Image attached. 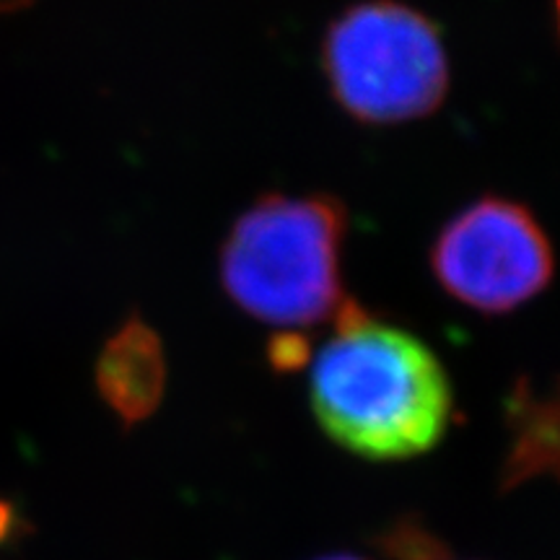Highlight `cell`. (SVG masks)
Here are the masks:
<instances>
[{"label":"cell","instance_id":"obj_5","mask_svg":"<svg viewBox=\"0 0 560 560\" xmlns=\"http://www.w3.org/2000/svg\"><path fill=\"white\" fill-rule=\"evenodd\" d=\"M94 380L102 400L125 425L151 418L166 392V350L159 332L138 314L122 319L104 340Z\"/></svg>","mask_w":560,"mask_h":560},{"label":"cell","instance_id":"obj_6","mask_svg":"<svg viewBox=\"0 0 560 560\" xmlns=\"http://www.w3.org/2000/svg\"><path fill=\"white\" fill-rule=\"evenodd\" d=\"M511 416H514V450H511L506 480L522 482L535 472H542L548 465L556 467V400L542 402L532 397L527 384H520V389L511 397Z\"/></svg>","mask_w":560,"mask_h":560},{"label":"cell","instance_id":"obj_4","mask_svg":"<svg viewBox=\"0 0 560 560\" xmlns=\"http://www.w3.org/2000/svg\"><path fill=\"white\" fill-rule=\"evenodd\" d=\"M436 285L482 317L520 312L556 276L552 242L537 215L506 195H482L457 210L429 249Z\"/></svg>","mask_w":560,"mask_h":560},{"label":"cell","instance_id":"obj_2","mask_svg":"<svg viewBox=\"0 0 560 560\" xmlns=\"http://www.w3.org/2000/svg\"><path fill=\"white\" fill-rule=\"evenodd\" d=\"M348 231L346 202L330 192H265L223 236L221 289L278 335L332 322L350 299L342 280Z\"/></svg>","mask_w":560,"mask_h":560},{"label":"cell","instance_id":"obj_1","mask_svg":"<svg viewBox=\"0 0 560 560\" xmlns=\"http://www.w3.org/2000/svg\"><path fill=\"white\" fill-rule=\"evenodd\" d=\"M312 363V410L327 436L369 459H405L439 444L452 382L429 342L348 299Z\"/></svg>","mask_w":560,"mask_h":560},{"label":"cell","instance_id":"obj_3","mask_svg":"<svg viewBox=\"0 0 560 560\" xmlns=\"http://www.w3.org/2000/svg\"><path fill=\"white\" fill-rule=\"evenodd\" d=\"M319 66L332 102L366 128L429 120L452 89L444 34L405 0H359L322 34Z\"/></svg>","mask_w":560,"mask_h":560},{"label":"cell","instance_id":"obj_8","mask_svg":"<svg viewBox=\"0 0 560 560\" xmlns=\"http://www.w3.org/2000/svg\"><path fill=\"white\" fill-rule=\"evenodd\" d=\"M322 560H363V558H355V556H332V558H322Z\"/></svg>","mask_w":560,"mask_h":560},{"label":"cell","instance_id":"obj_7","mask_svg":"<svg viewBox=\"0 0 560 560\" xmlns=\"http://www.w3.org/2000/svg\"><path fill=\"white\" fill-rule=\"evenodd\" d=\"M37 3V0H0V13H11V11H21L26 5Z\"/></svg>","mask_w":560,"mask_h":560}]
</instances>
